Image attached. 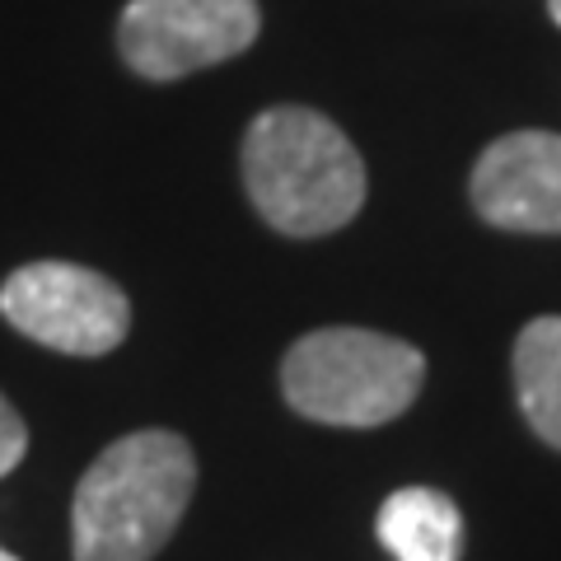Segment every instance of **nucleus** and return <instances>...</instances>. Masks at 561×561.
Returning a JSON list of instances; mask_svg holds the SVG:
<instances>
[{
    "instance_id": "nucleus-11",
    "label": "nucleus",
    "mask_w": 561,
    "mask_h": 561,
    "mask_svg": "<svg viewBox=\"0 0 561 561\" xmlns=\"http://www.w3.org/2000/svg\"><path fill=\"white\" fill-rule=\"evenodd\" d=\"M0 561H20V557H14V552H5V548H0Z\"/></svg>"
},
{
    "instance_id": "nucleus-2",
    "label": "nucleus",
    "mask_w": 561,
    "mask_h": 561,
    "mask_svg": "<svg viewBox=\"0 0 561 561\" xmlns=\"http://www.w3.org/2000/svg\"><path fill=\"white\" fill-rule=\"evenodd\" d=\"M243 187L272 230L319 239L356 220L365 206V164L323 113L267 108L243 136Z\"/></svg>"
},
{
    "instance_id": "nucleus-9",
    "label": "nucleus",
    "mask_w": 561,
    "mask_h": 561,
    "mask_svg": "<svg viewBox=\"0 0 561 561\" xmlns=\"http://www.w3.org/2000/svg\"><path fill=\"white\" fill-rule=\"evenodd\" d=\"M24 454H28V426H24V416L0 398V478L20 468Z\"/></svg>"
},
{
    "instance_id": "nucleus-4",
    "label": "nucleus",
    "mask_w": 561,
    "mask_h": 561,
    "mask_svg": "<svg viewBox=\"0 0 561 561\" xmlns=\"http://www.w3.org/2000/svg\"><path fill=\"white\" fill-rule=\"evenodd\" d=\"M0 319L61 356H108L131 328L122 286L80 262H28L0 286Z\"/></svg>"
},
{
    "instance_id": "nucleus-8",
    "label": "nucleus",
    "mask_w": 561,
    "mask_h": 561,
    "mask_svg": "<svg viewBox=\"0 0 561 561\" xmlns=\"http://www.w3.org/2000/svg\"><path fill=\"white\" fill-rule=\"evenodd\" d=\"M515 393L538 440L561 449V319H534L519 332Z\"/></svg>"
},
{
    "instance_id": "nucleus-5",
    "label": "nucleus",
    "mask_w": 561,
    "mask_h": 561,
    "mask_svg": "<svg viewBox=\"0 0 561 561\" xmlns=\"http://www.w3.org/2000/svg\"><path fill=\"white\" fill-rule=\"evenodd\" d=\"M257 0H131L117 51L140 80H183L257 43Z\"/></svg>"
},
{
    "instance_id": "nucleus-10",
    "label": "nucleus",
    "mask_w": 561,
    "mask_h": 561,
    "mask_svg": "<svg viewBox=\"0 0 561 561\" xmlns=\"http://www.w3.org/2000/svg\"><path fill=\"white\" fill-rule=\"evenodd\" d=\"M548 14H552V24H561V0H548Z\"/></svg>"
},
{
    "instance_id": "nucleus-6",
    "label": "nucleus",
    "mask_w": 561,
    "mask_h": 561,
    "mask_svg": "<svg viewBox=\"0 0 561 561\" xmlns=\"http://www.w3.org/2000/svg\"><path fill=\"white\" fill-rule=\"evenodd\" d=\"M472 206L515 234H561V136L511 131L491 140L472 169Z\"/></svg>"
},
{
    "instance_id": "nucleus-3",
    "label": "nucleus",
    "mask_w": 561,
    "mask_h": 561,
    "mask_svg": "<svg viewBox=\"0 0 561 561\" xmlns=\"http://www.w3.org/2000/svg\"><path fill=\"white\" fill-rule=\"evenodd\" d=\"M426 356L412 342L370 328H319L280 360V393L323 426H383L416 402Z\"/></svg>"
},
{
    "instance_id": "nucleus-1",
    "label": "nucleus",
    "mask_w": 561,
    "mask_h": 561,
    "mask_svg": "<svg viewBox=\"0 0 561 561\" xmlns=\"http://www.w3.org/2000/svg\"><path fill=\"white\" fill-rule=\"evenodd\" d=\"M192 486H197V459L183 435H122L76 486L70 552L76 561H150L179 529Z\"/></svg>"
},
{
    "instance_id": "nucleus-7",
    "label": "nucleus",
    "mask_w": 561,
    "mask_h": 561,
    "mask_svg": "<svg viewBox=\"0 0 561 561\" xmlns=\"http://www.w3.org/2000/svg\"><path fill=\"white\" fill-rule=\"evenodd\" d=\"M375 529L393 561H459L463 552V515L435 486H398Z\"/></svg>"
}]
</instances>
